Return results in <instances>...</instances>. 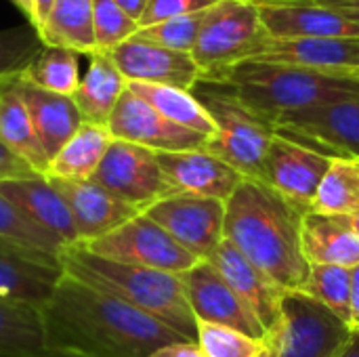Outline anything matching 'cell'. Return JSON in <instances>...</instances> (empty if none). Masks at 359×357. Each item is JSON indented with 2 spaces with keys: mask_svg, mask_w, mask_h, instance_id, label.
I'll return each instance as SVG.
<instances>
[{
  "mask_svg": "<svg viewBox=\"0 0 359 357\" xmlns=\"http://www.w3.org/2000/svg\"><path fill=\"white\" fill-rule=\"evenodd\" d=\"M267 40L255 2L219 0L208 11L191 57L202 78L212 80L229 67L257 57Z\"/></svg>",
  "mask_w": 359,
  "mask_h": 357,
  "instance_id": "8992f818",
  "label": "cell"
},
{
  "mask_svg": "<svg viewBox=\"0 0 359 357\" xmlns=\"http://www.w3.org/2000/svg\"><path fill=\"white\" fill-rule=\"evenodd\" d=\"M355 69H359V57H358V63H355Z\"/></svg>",
  "mask_w": 359,
  "mask_h": 357,
  "instance_id": "f907efd6",
  "label": "cell"
},
{
  "mask_svg": "<svg viewBox=\"0 0 359 357\" xmlns=\"http://www.w3.org/2000/svg\"><path fill=\"white\" fill-rule=\"evenodd\" d=\"M61 265L72 278L126 301L183 339L198 341V320L177 274L109 261L82 246L65 248Z\"/></svg>",
  "mask_w": 359,
  "mask_h": 357,
  "instance_id": "277c9868",
  "label": "cell"
},
{
  "mask_svg": "<svg viewBox=\"0 0 359 357\" xmlns=\"http://www.w3.org/2000/svg\"><path fill=\"white\" fill-rule=\"evenodd\" d=\"M126 15H130L135 21H139L141 19V15L145 13V6H147V2L149 0H114Z\"/></svg>",
  "mask_w": 359,
  "mask_h": 357,
  "instance_id": "ee69618b",
  "label": "cell"
},
{
  "mask_svg": "<svg viewBox=\"0 0 359 357\" xmlns=\"http://www.w3.org/2000/svg\"><path fill=\"white\" fill-rule=\"evenodd\" d=\"M269 38H359V25L313 0H257Z\"/></svg>",
  "mask_w": 359,
  "mask_h": 357,
  "instance_id": "2e32d148",
  "label": "cell"
},
{
  "mask_svg": "<svg viewBox=\"0 0 359 357\" xmlns=\"http://www.w3.org/2000/svg\"><path fill=\"white\" fill-rule=\"evenodd\" d=\"M351 328L307 292H284L280 320L267 335L276 357H337Z\"/></svg>",
  "mask_w": 359,
  "mask_h": 357,
  "instance_id": "52a82bcc",
  "label": "cell"
},
{
  "mask_svg": "<svg viewBox=\"0 0 359 357\" xmlns=\"http://www.w3.org/2000/svg\"><path fill=\"white\" fill-rule=\"evenodd\" d=\"M15 86L29 112L36 135L50 162L59 154V149L84 124V118L72 97L38 88L27 80H23L21 76L15 80Z\"/></svg>",
  "mask_w": 359,
  "mask_h": 357,
  "instance_id": "7402d4cb",
  "label": "cell"
},
{
  "mask_svg": "<svg viewBox=\"0 0 359 357\" xmlns=\"http://www.w3.org/2000/svg\"><path fill=\"white\" fill-rule=\"evenodd\" d=\"M11 2L25 15L27 23L32 27H36V2L34 0H11Z\"/></svg>",
  "mask_w": 359,
  "mask_h": 357,
  "instance_id": "bcb514c9",
  "label": "cell"
},
{
  "mask_svg": "<svg viewBox=\"0 0 359 357\" xmlns=\"http://www.w3.org/2000/svg\"><path fill=\"white\" fill-rule=\"evenodd\" d=\"M40 48V34L29 23L0 29V86L21 76Z\"/></svg>",
  "mask_w": 359,
  "mask_h": 357,
  "instance_id": "e575fe53",
  "label": "cell"
},
{
  "mask_svg": "<svg viewBox=\"0 0 359 357\" xmlns=\"http://www.w3.org/2000/svg\"><path fill=\"white\" fill-rule=\"evenodd\" d=\"M40 314L55 357H149L187 341L126 301L65 271Z\"/></svg>",
  "mask_w": 359,
  "mask_h": 357,
  "instance_id": "6da1fadb",
  "label": "cell"
},
{
  "mask_svg": "<svg viewBox=\"0 0 359 357\" xmlns=\"http://www.w3.org/2000/svg\"><path fill=\"white\" fill-rule=\"evenodd\" d=\"M107 130L118 141L135 143L156 154L204 149L208 141V137L170 122L128 88L118 101L107 122Z\"/></svg>",
  "mask_w": 359,
  "mask_h": 357,
  "instance_id": "4fadbf2b",
  "label": "cell"
},
{
  "mask_svg": "<svg viewBox=\"0 0 359 357\" xmlns=\"http://www.w3.org/2000/svg\"><path fill=\"white\" fill-rule=\"evenodd\" d=\"M149 357H206V353L200 349L198 343L181 341V343H172V345H166V347L158 349L156 353H151Z\"/></svg>",
  "mask_w": 359,
  "mask_h": 357,
  "instance_id": "60d3db41",
  "label": "cell"
},
{
  "mask_svg": "<svg viewBox=\"0 0 359 357\" xmlns=\"http://www.w3.org/2000/svg\"><path fill=\"white\" fill-rule=\"evenodd\" d=\"M17 78L0 86V143L27 162L34 173L46 175L48 158L36 135L29 112L15 86Z\"/></svg>",
  "mask_w": 359,
  "mask_h": 357,
  "instance_id": "484cf974",
  "label": "cell"
},
{
  "mask_svg": "<svg viewBox=\"0 0 359 357\" xmlns=\"http://www.w3.org/2000/svg\"><path fill=\"white\" fill-rule=\"evenodd\" d=\"M88 69L80 78L74 93V103L80 109L84 122L107 126L118 101L128 88V80L122 76L109 53L95 50L88 55Z\"/></svg>",
  "mask_w": 359,
  "mask_h": 357,
  "instance_id": "d4e9b609",
  "label": "cell"
},
{
  "mask_svg": "<svg viewBox=\"0 0 359 357\" xmlns=\"http://www.w3.org/2000/svg\"><path fill=\"white\" fill-rule=\"evenodd\" d=\"M257 357H276V356H273V351L269 349V345L265 343V345H263V349H261V353H259Z\"/></svg>",
  "mask_w": 359,
  "mask_h": 357,
  "instance_id": "c3c4849f",
  "label": "cell"
},
{
  "mask_svg": "<svg viewBox=\"0 0 359 357\" xmlns=\"http://www.w3.org/2000/svg\"><path fill=\"white\" fill-rule=\"evenodd\" d=\"M219 0H149L145 13L139 19V27H147L154 23H162L175 17L191 15L215 6Z\"/></svg>",
  "mask_w": 359,
  "mask_h": 357,
  "instance_id": "f35d334b",
  "label": "cell"
},
{
  "mask_svg": "<svg viewBox=\"0 0 359 357\" xmlns=\"http://www.w3.org/2000/svg\"><path fill=\"white\" fill-rule=\"evenodd\" d=\"M78 59H80V53H76V50L42 44V48L32 59V63L25 67L21 78L38 88L50 90L57 95H65V97H74L76 88L80 84V78H82Z\"/></svg>",
  "mask_w": 359,
  "mask_h": 357,
  "instance_id": "4dcf8cb0",
  "label": "cell"
},
{
  "mask_svg": "<svg viewBox=\"0 0 359 357\" xmlns=\"http://www.w3.org/2000/svg\"><path fill=\"white\" fill-rule=\"evenodd\" d=\"M128 90L141 97L143 101H147L170 122L189 128L194 133H200L208 139L215 137L217 126L191 90L162 86V84H143V82H128Z\"/></svg>",
  "mask_w": 359,
  "mask_h": 357,
  "instance_id": "f546056e",
  "label": "cell"
},
{
  "mask_svg": "<svg viewBox=\"0 0 359 357\" xmlns=\"http://www.w3.org/2000/svg\"><path fill=\"white\" fill-rule=\"evenodd\" d=\"M276 135L332 160L359 162V95L282 116Z\"/></svg>",
  "mask_w": 359,
  "mask_h": 357,
  "instance_id": "9c48e42d",
  "label": "cell"
},
{
  "mask_svg": "<svg viewBox=\"0 0 359 357\" xmlns=\"http://www.w3.org/2000/svg\"><path fill=\"white\" fill-rule=\"evenodd\" d=\"M316 213L347 215L359 210V170L351 160H332L313 202Z\"/></svg>",
  "mask_w": 359,
  "mask_h": 357,
  "instance_id": "1f68e13d",
  "label": "cell"
},
{
  "mask_svg": "<svg viewBox=\"0 0 359 357\" xmlns=\"http://www.w3.org/2000/svg\"><path fill=\"white\" fill-rule=\"evenodd\" d=\"M38 173H34V168L23 162L19 156H15L8 147H4L0 143V181H8V179H25V177H34Z\"/></svg>",
  "mask_w": 359,
  "mask_h": 357,
  "instance_id": "ab89813d",
  "label": "cell"
},
{
  "mask_svg": "<svg viewBox=\"0 0 359 357\" xmlns=\"http://www.w3.org/2000/svg\"><path fill=\"white\" fill-rule=\"evenodd\" d=\"M109 57L128 82L162 84L191 90L202 78L191 53L170 50L139 38H130L116 46Z\"/></svg>",
  "mask_w": 359,
  "mask_h": 357,
  "instance_id": "9a60e30c",
  "label": "cell"
},
{
  "mask_svg": "<svg viewBox=\"0 0 359 357\" xmlns=\"http://www.w3.org/2000/svg\"><path fill=\"white\" fill-rule=\"evenodd\" d=\"M78 246L109 261L168 271L177 276L189 271L200 263L198 257L185 250L172 236H168L145 215H137L111 234Z\"/></svg>",
  "mask_w": 359,
  "mask_h": 357,
  "instance_id": "ba28073f",
  "label": "cell"
},
{
  "mask_svg": "<svg viewBox=\"0 0 359 357\" xmlns=\"http://www.w3.org/2000/svg\"><path fill=\"white\" fill-rule=\"evenodd\" d=\"M164 177L177 194H191L202 198H217L227 202L238 185L246 179L227 162L208 154L206 149L156 154Z\"/></svg>",
  "mask_w": 359,
  "mask_h": 357,
  "instance_id": "44dd1931",
  "label": "cell"
},
{
  "mask_svg": "<svg viewBox=\"0 0 359 357\" xmlns=\"http://www.w3.org/2000/svg\"><path fill=\"white\" fill-rule=\"evenodd\" d=\"M212 80L231 88L242 103L273 126L282 116L359 95V69L242 61Z\"/></svg>",
  "mask_w": 359,
  "mask_h": 357,
  "instance_id": "3957f363",
  "label": "cell"
},
{
  "mask_svg": "<svg viewBox=\"0 0 359 357\" xmlns=\"http://www.w3.org/2000/svg\"><path fill=\"white\" fill-rule=\"evenodd\" d=\"M351 223H353V227H355V231H358V236H359V210L351 215Z\"/></svg>",
  "mask_w": 359,
  "mask_h": 357,
  "instance_id": "681fc988",
  "label": "cell"
},
{
  "mask_svg": "<svg viewBox=\"0 0 359 357\" xmlns=\"http://www.w3.org/2000/svg\"><path fill=\"white\" fill-rule=\"evenodd\" d=\"M34 2H36V32L40 34V29H42L44 21H46V17H48L50 6H53L55 0H34Z\"/></svg>",
  "mask_w": 359,
  "mask_h": 357,
  "instance_id": "f6af8a7d",
  "label": "cell"
},
{
  "mask_svg": "<svg viewBox=\"0 0 359 357\" xmlns=\"http://www.w3.org/2000/svg\"><path fill=\"white\" fill-rule=\"evenodd\" d=\"M337 357H359V332H353Z\"/></svg>",
  "mask_w": 359,
  "mask_h": 357,
  "instance_id": "7dc6e473",
  "label": "cell"
},
{
  "mask_svg": "<svg viewBox=\"0 0 359 357\" xmlns=\"http://www.w3.org/2000/svg\"><path fill=\"white\" fill-rule=\"evenodd\" d=\"M246 2H257V0H246Z\"/></svg>",
  "mask_w": 359,
  "mask_h": 357,
  "instance_id": "816d5d0a",
  "label": "cell"
},
{
  "mask_svg": "<svg viewBox=\"0 0 359 357\" xmlns=\"http://www.w3.org/2000/svg\"><path fill=\"white\" fill-rule=\"evenodd\" d=\"M313 2L332 8L334 13H339L347 21L359 25V0H313Z\"/></svg>",
  "mask_w": 359,
  "mask_h": 357,
  "instance_id": "b9f144b4",
  "label": "cell"
},
{
  "mask_svg": "<svg viewBox=\"0 0 359 357\" xmlns=\"http://www.w3.org/2000/svg\"><path fill=\"white\" fill-rule=\"evenodd\" d=\"M359 38H269L250 61L311 69H355Z\"/></svg>",
  "mask_w": 359,
  "mask_h": 357,
  "instance_id": "603a6c76",
  "label": "cell"
},
{
  "mask_svg": "<svg viewBox=\"0 0 359 357\" xmlns=\"http://www.w3.org/2000/svg\"><path fill=\"white\" fill-rule=\"evenodd\" d=\"M191 93L217 126L215 137L206 141L204 149L246 179L263 181L265 158L276 137V126L242 103L221 82L200 78Z\"/></svg>",
  "mask_w": 359,
  "mask_h": 357,
  "instance_id": "5b68a950",
  "label": "cell"
},
{
  "mask_svg": "<svg viewBox=\"0 0 359 357\" xmlns=\"http://www.w3.org/2000/svg\"><path fill=\"white\" fill-rule=\"evenodd\" d=\"M143 215L200 261H206L225 240V202L217 198L175 194L156 202Z\"/></svg>",
  "mask_w": 359,
  "mask_h": 357,
  "instance_id": "8fae6325",
  "label": "cell"
},
{
  "mask_svg": "<svg viewBox=\"0 0 359 357\" xmlns=\"http://www.w3.org/2000/svg\"><path fill=\"white\" fill-rule=\"evenodd\" d=\"M61 276V261L0 240V301L42 309Z\"/></svg>",
  "mask_w": 359,
  "mask_h": 357,
  "instance_id": "e0dca14e",
  "label": "cell"
},
{
  "mask_svg": "<svg viewBox=\"0 0 359 357\" xmlns=\"http://www.w3.org/2000/svg\"><path fill=\"white\" fill-rule=\"evenodd\" d=\"M90 181L139 213L177 194L164 177L156 151L118 139L111 141Z\"/></svg>",
  "mask_w": 359,
  "mask_h": 357,
  "instance_id": "30bf717a",
  "label": "cell"
},
{
  "mask_svg": "<svg viewBox=\"0 0 359 357\" xmlns=\"http://www.w3.org/2000/svg\"><path fill=\"white\" fill-rule=\"evenodd\" d=\"M351 332H359V265L351 269Z\"/></svg>",
  "mask_w": 359,
  "mask_h": 357,
  "instance_id": "7bdbcfd3",
  "label": "cell"
},
{
  "mask_svg": "<svg viewBox=\"0 0 359 357\" xmlns=\"http://www.w3.org/2000/svg\"><path fill=\"white\" fill-rule=\"evenodd\" d=\"M114 137L107 126H97L84 122L76 135L59 149V154L48 162V179H69V181H88L99 168L103 156L107 154Z\"/></svg>",
  "mask_w": 359,
  "mask_h": 357,
  "instance_id": "4316f807",
  "label": "cell"
},
{
  "mask_svg": "<svg viewBox=\"0 0 359 357\" xmlns=\"http://www.w3.org/2000/svg\"><path fill=\"white\" fill-rule=\"evenodd\" d=\"M40 40L48 46H63L80 55H93V0H55L40 29Z\"/></svg>",
  "mask_w": 359,
  "mask_h": 357,
  "instance_id": "83f0119b",
  "label": "cell"
},
{
  "mask_svg": "<svg viewBox=\"0 0 359 357\" xmlns=\"http://www.w3.org/2000/svg\"><path fill=\"white\" fill-rule=\"evenodd\" d=\"M0 357H55L46 345L40 309L0 301Z\"/></svg>",
  "mask_w": 359,
  "mask_h": 357,
  "instance_id": "f1b7e54d",
  "label": "cell"
},
{
  "mask_svg": "<svg viewBox=\"0 0 359 357\" xmlns=\"http://www.w3.org/2000/svg\"><path fill=\"white\" fill-rule=\"evenodd\" d=\"M303 213L259 179H244L225 202L223 236L286 292H303L309 263L303 255Z\"/></svg>",
  "mask_w": 359,
  "mask_h": 357,
  "instance_id": "7a4b0ae2",
  "label": "cell"
},
{
  "mask_svg": "<svg viewBox=\"0 0 359 357\" xmlns=\"http://www.w3.org/2000/svg\"><path fill=\"white\" fill-rule=\"evenodd\" d=\"M303 255L309 265H359V236L347 215H324L309 210L303 217Z\"/></svg>",
  "mask_w": 359,
  "mask_h": 357,
  "instance_id": "cb8c5ba5",
  "label": "cell"
},
{
  "mask_svg": "<svg viewBox=\"0 0 359 357\" xmlns=\"http://www.w3.org/2000/svg\"><path fill=\"white\" fill-rule=\"evenodd\" d=\"M0 194L32 223L50 234L63 248L80 244L74 217L63 196L44 175L0 181Z\"/></svg>",
  "mask_w": 359,
  "mask_h": 357,
  "instance_id": "d6986e66",
  "label": "cell"
},
{
  "mask_svg": "<svg viewBox=\"0 0 359 357\" xmlns=\"http://www.w3.org/2000/svg\"><path fill=\"white\" fill-rule=\"evenodd\" d=\"M210 8L200 11V13H191V15H183V17H175V19L154 23V25H147V27H139V32L133 38H139V40L170 48V50L191 53Z\"/></svg>",
  "mask_w": 359,
  "mask_h": 357,
  "instance_id": "d590c367",
  "label": "cell"
},
{
  "mask_svg": "<svg viewBox=\"0 0 359 357\" xmlns=\"http://www.w3.org/2000/svg\"><path fill=\"white\" fill-rule=\"evenodd\" d=\"M48 181L63 196V200L74 217V223H76V229L80 236V244L99 240V238L111 234L114 229H118L120 225L128 223L137 215H143L137 208L114 198L109 191H105L101 185H97L90 179L88 181L48 179Z\"/></svg>",
  "mask_w": 359,
  "mask_h": 357,
  "instance_id": "ffe728a7",
  "label": "cell"
},
{
  "mask_svg": "<svg viewBox=\"0 0 359 357\" xmlns=\"http://www.w3.org/2000/svg\"><path fill=\"white\" fill-rule=\"evenodd\" d=\"M345 324L351 322V269L339 265H311L305 290Z\"/></svg>",
  "mask_w": 359,
  "mask_h": 357,
  "instance_id": "d6a6232c",
  "label": "cell"
},
{
  "mask_svg": "<svg viewBox=\"0 0 359 357\" xmlns=\"http://www.w3.org/2000/svg\"><path fill=\"white\" fill-rule=\"evenodd\" d=\"M179 278L198 322L231 328L261 343L267 341L261 322L208 261H200Z\"/></svg>",
  "mask_w": 359,
  "mask_h": 357,
  "instance_id": "7c38bea8",
  "label": "cell"
},
{
  "mask_svg": "<svg viewBox=\"0 0 359 357\" xmlns=\"http://www.w3.org/2000/svg\"><path fill=\"white\" fill-rule=\"evenodd\" d=\"M355 166H358V170H359V162H355Z\"/></svg>",
  "mask_w": 359,
  "mask_h": 357,
  "instance_id": "f5cc1de1",
  "label": "cell"
},
{
  "mask_svg": "<svg viewBox=\"0 0 359 357\" xmlns=\"http://www.w3.org/2000/svg\"><path fill=\"white\" fill-rule=\"evenodd\" d=\"M206 261L225 278V282L246 303V307L255 314V318L269 335L280 320L282 297L286 290H282L269 276L255 267L227 240H223Z\"/></svg>",
  "mask_w": 359,
  "mask_h": 357,
  "instance_id": "ac0fdd59",
  "label": "cell"
},
{
  "mask_svg": "<svg viewBox=\"0 0 359 357\" xmlns=\"http://www.w3.org/2000/svg\"><path fill=\"white\" fill-rule=\"evenodd\" d=\"M0 240L19 244L32 252H38L55 261H61L65 250L50 234H46L36 223L25 219L2 194H0Z\"/></svg>",
  "mask_w": 359,
  "mask_h": 357,
  "instance_id": "836d02e7",
  "label": "cell"
},
{
  "mask_svg": "<svg viewBox=\"0 0 359 357\" xmlns=\"http://www.w3.org/2000/svg\"><path fill=\"white\" fill-rule=\"evenodd\" d=\"M206 357H257L261 353V341H255L238 330L198 322V341Z\"/></svg>",
  "mask_w": 359,
  "mask_h": 357,
  "instance_id": "74e56055",
  "label": "cell"
},
{
  "mask_svg": "<svg viewBox=\"0 0 359 357\" xmlns=\"http://www.w3.org/2000/svg\"><path fill=\"white\" fill-rule=\"evenodd\" d=\"M330 164L332 158L276 135L265 158L263 181L290 200L297 208L309 213L313 210L318 189Z\"/></svg>",
  "mask_w": 359,
  "mask_h": 357,
  "instance_id": "5bb4252c",
  "label": "cell"
},
{
  "mask_svg": "<svg viewBox=\"0 0 359 357\" xmlns=\"http://www.w3.org/2000/svg\"><path fill=\"white\" fill-rule=\"evenodd\" d=\"M95 50L111 53L139 32V21L126 15L114 0H93Z\"/></svg>",
  "mask_w": 359,
  "mask_h": 357,
  "instance_id": "8d00e7d4",
  "label": "cell"
}]
</instances>
